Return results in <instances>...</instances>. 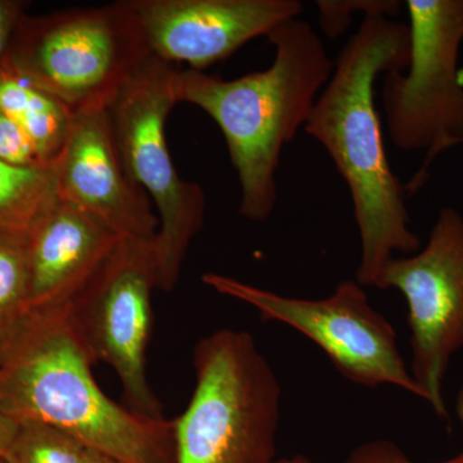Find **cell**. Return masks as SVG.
<instances>
[{
    "mask_svg": "<svg viewBox=\"0 0 463 463\" xmlns=\"http://www.w3.org/2000/svg\"><path fill=\"white\" fill-rule=\"evenodd\" d=\"M410 57V27L368 14L335 61L304 127L349 188L361 239L356 282L367 288L379 286L397 252L408 257L421 250L411 230L404 185L389 163L374 97L379 76L403 71Z\"/></svg>",
    "mask_w": 463,
    "mask_h": 463,
    "instance_id": "cell-1",
    "label": "cell"
},
{
    "mask_svg": "<svg viewBox=\"0 0 463 463\" xmlns=\"http://www.w3.org/2000/svg\"><path fill=\"white\" fill-rule=\"evenodd\" d=\"M69 307L29 309L0 349V413L65 432L118 463H175V420L121 407L91 373Z\"/></svg>",
    "mask_w": 463,
    "mask_h": 463,
    "instance_id": "cell-2",
    "label": "cell"
},
{
    "mask_svg": "<svg viewBox=\"0 0 463 463\" xmlns=\"http://www.w3.org/2000/svg\"><path fill=\"white\" fill-rule=\"evenodd\" d=\"M268 41L272 65L233 80L196 70H179L178 103L205 111L223 133L241 184V215L264 222L276 207V174L285 146L306 127L335 61L306 21L277 26Z\"/></svg>",
    "mask_w": 463,
    "mask_h": 463,
    "instance_id": "cell-3",
    "label": "cell"
},
{
    "mask_svg": "<svg viewBox=\"0 0 463 463\" xmlns=\"http://www.w3.org/2000/svg\"><path fill=\"white\" fill-rule=\"evenodd\" d=\"M196 386L175 420V463H272L281 388L246 331L222 328L194 352Z\"/></svg>",
    "mask_w": 463,
    "mask_h": 463,
    "instance_id": "cell-4",
    "label": "cell"
},
{
    "mask_svg": "<svg viewBox=\"0 0 463 463\" xmlns=\"http://www.w3.org/2000/svg\"><path fill=\"white\" fill-rule=\"evenodd\" d=\"M129 0L21 18L9 65L74 114L106 109L149 56Z\"/></svg>",
    "mask_w": 463,
    "mask_h": 463,
    "instance_id": "cell-5",
    "label": "cell"
},
{
    "mask_svg": "<svg viewBox=\"0 0 463 463\" xmlns=\"http://www.w3.org/2000/svg\"><path fill=\"white\" fill-rule=\"evenodd\" d=\"M179 70L149 54L106 109L125 172L156 206L160 227L154 246L161 291L175 288L206 215L205 192L179 176L167 148L165 125L178 103Z\"/></svg>",
    "mask_w": 463,
    "mask_h": 463,
    "instance_id": "cell-6",
    "label": "cell"
},
{
    "mask_svg": "<svg viewBox=\"0 0 463 463\" xmlns=\"http://www.w3.org/2000/svg\"><path fill=\"white\" fill-rule=\"evenodd\" d=\"M411 57L407 69L383 75V106L390 139L404 152L425 151L421 169L405 185L425 184L439 155L463 143V0H407Z\"/></svg>",
    "mask_w": 463,
    "mask_h": 463,
    "instance_id": "cell-7",
    "label": "cell"
},
{
    "mask_svg": "<svg viewBox=\"0 0 463 463\" xmlns=\"http://www.w3.org/2000/svg\"><path fill=\"white\" fill-rule=\"evenodd\" d=\"M203 281L218 294L255 307L264 321L283 323L303 334L356 385L397 386L425 401L399 353L397 332L371 306L358 282H340L331 297L310 300L283 297L223 274L205 273Z\"/></svg>",
    "mask_w": 463,
    "mask_h": 463,
    "instance_id": "cell-8",
    "label": "cell"
},
{
    "mask_svg": "<svg viewBox=\"0 0 463 463\" xmlns=\"http://www.w3.org/2000/svg\"><path fill=\"white\" fill-rule=\"evenodd\" d=\"M377 288H397L407 300L413 380L439 419H449L443 386L450 359L463 349V216L439 212L426 245L394 258Z\"/></svg>",
    "mask_w": 463,
    "mask_h": 463,
    "instance_id": "cell-9",
    "label": "cell"
},
{
    "mask_svg": "<svg viewBox=\"0 0 463 463\" xmlns=\"http://www.w3.org/2000/svg\"><path fill=\"white\" fill-rule=\"evenodd\" d=\"M154 242L118 241L69 310L94 361L105 362L118 373L130 410L161 419L163 410L146 373L151 297L157 288Z\"/></svg>",
    "mask_w": 463,
    "mask_h": 463,
    "instance_id": "cell-10",
    "label": "cell"
},
{
    "mask_svg": "<svg viewBox=\"0 0 463 463\" xmlns=\"http://www.w3.org/2000/svg\"><path fill=\"white\" fill-rule=\"evenodd\" d=\"M149 53L205 71L246 43L298 18V0H129Z\"/></svg>",
    "mask_w": 463,
    "mask_h": 463,
    "instance_id": "cell-11",
    "label": "cell"
},
{
    "mask_svg": "<svg viewBox=\"0 0 463 463\" xmlns=\"http://www.w3.org/2000/svg\"><path fill=\"white\" fill-rule=\"evenodd\" d=\"M57 196L105 224L120 239L154 242L151 200L125 172L106 109L75 114L53 164Z\"/></svg>",
    "mask_w": 463,
    "mask_h": 463,
    "instance_id": "cell-12",
    "label": "cell"
},
{
    "mask_svg": "<svg viewBox=\"0 0 463 463\" xmlns=\"http://www.w3.org/2000/svg\"><path fill=\"white\" fill-rule=\"evenodd\" d=\"M29 309H65L90 285L120 237L57 196L27 232Z\"/></svg>",
    "mask_w": 463,
    "mask_h": 463,
    "instance_id": "cell-13",
    "label": "cell"
},
{
    "mask_svg": "<svg viewBox=\"0 0 463 463\" xmlns=\"http://www.w3.org/2000/svg\"><path fill=\"white\" fill-rule=\"evenodd\" d=\"M0 109L29 137L44 163L53 166L74 121V112L11 65L0 70Z\"/></svg>",
    "mask_w": 463,
    "mask_h": 463,
    "instance_id": "cell-14",
    "label": "cell"
},
{
    "mask_svg": "<svg viewBox=\"0 0 463 463\" xmlns=\"http://www.w3.org/2000/svg\"><path fill=\"white\" fill-rule=\"evenodd\" d=\"M56 199L53 167L14 166L0 160V231L27 233Z\"/></svg>",
    "mask_w": 463,
    "mask_h": 463,
    "instance_id": "cell-15",
    "label": "cell"
},
{
    "mask_svg": "<svg viewBox=\"0 0 463 463\" xmlns=\"http://www.w3.org/2000/svg\"><path fill=\"white\" fill-rule=\"evenodd\" d=\"M26 236L0 231V332L9 330L29 306Z\"/></svg>",
    "mask_w": 463,
    "mask_h": 463,
    "instance_id": "cell-16",
    "label": "cell"
},
{
    "mask_svg": "<svg viewBox=\"0 0 463 463\" xmlns=\"http://www.w3.org/2000/svg\"><path fill=\"white\" fill-rule=\"evenodd\" d=\"M85 450L83 444L65 432L24 422L3 459L5 463H84Z\"/></svg>",
    "mask_w": 463,
    "mask_h": 463,
    "instance_id": "cell-17",
    "label": "cell"
},
{
    "mask_svg": "<svg viewBox=\"0 0 463 463\" xmlns=\"http://www.w3.org/2000/svg\"><path fill=\"white\" fill-rule=\"evenodd\" d=\"M321 29L328 38L336 39L346 32L353 14L362 12L380 14L386 18L397 17L403 3L399 0H319L316 2Z\"/></svg>",
    "mask_w": 463,
    "mask_h": 463,
    "instance_id": "cell-18",
    "label": "cell"
},
{
    "mask_svg": "<svg viewBox=\"0 0 463 463\" xmlns=\"http://www.w3.org/2000/svg\"><path fill=\"white\" fill-rule=\"evenodd\" d=\"M0 160L14 166L52 167L43 160L29 137L0 109Z\"/></svg>",
    "mask_w": 463,
    "mask_h": 463,
    "instance_id": "cell-19",
    "label": "cell"
},
{
    "mask_svg": "<svg viewBox=\"0 0 463 463\" xmlns=\"http://www.w3.org/2000/svg\"><path fill=\"white\" fill-rule=\"evenodd\" d=\"M346 463H416L411 461L407 456L404 455L403 450L394 443L389 440H379L367 441V443L362 444L361 447L355 448L352 453H350L349 458ZM439 463H463V453L462 455L455 457V458L449 459V461L439 462Z\"/></svg>",
    "mask_w": 463,
    "mask_h": 463,
    "instance_id": "cell-20",
    "label": "cell"
},
{
    "mask_svg": "<svg viewBox=\"0 0 463 463\" xmlns=\"http://www.w3.org/2000/svg\"><path fill=\"white\" fill-rule=\"evenodd\" d=\"M26 8L27 3L20 0H0V70L8 65L14 33Z\"/></svg>",
    "mask_w": 463,
    "mask_h": 463,
    "instance_id": "cell-21",
    "label": "cell"
},
{
    "mask_svg": "<svg viewBox=\"0 0 463 463\" xmlns=\"http://www.w3.org/2000/svg\"><path fill=\"white\" fill-rule=\"evenodd\" d=\"M18 429H20V423L0 413V458L5 456L9 447L14 443Z\"/></svg>",
    "mask_w": 463,
    "mask_h": 463,
    "instance_id": "cell-22",
    "label": "cell"
},
{
    "mask_svg": "<svg viewBox=\"0 0 463 463\" xmlns=\"http://www.w3.org/2000/svg\"><path fill=\"white\" fill-rule=\"evenodd\" d=\"M84 463H118L109 457L102 455V453L96 452V450L87 449L85 450V461Z\"/></svg>",
    "mask_w": 463,
    "mask_h": 463,
    "instance_id": "cell-23",
    "label": "cell"
},
{
    "mask_svg": "<svg viewBox=\"0 0 463 463\" xmlns=\"http://www.w3.org/2000/svg\"><path fill=\"white\" fill-rule=\"evenodd\" d=\"M456 411L463 428V386L461 390H459L458 395H457Z\"/></svg>",
    "mask_w": 463,
    "mask_h": 463,
    "instance_id": "cell-24",
    "label": "cell"
},
{
    "mask_svg": "<svg viewBox=\"0 0 463 463\" xmlns=\"http://www.w3.org/2000/svg\"><path fill=\"white\" fill-rule=\"evenodd\" d=\"M272 463H312L303 456H295L291 458L274 459Z\"/></svg>",
    "mask_w": 463,
    "mask_h": 463,
    "instance_id": "cell-25",
    "label": "cell"
},
{
    "mask_svg": "<svg viewBox=\"0 0 463 463\" xmlns=\"http://www.w3.org/2000/svg\"><path fill=\"white\" fill-rule=\"evenodd\" d=\"M7 331H5V332H7ZM5 332H0V349H2L3 339H5Z\"/></svg>",
    "mask_w": 463,
    "mask_h": 463,
    "instance_id": "cell-26",
    "label": "cell"
},
{
    "mask_svg": "<svg viewBox=\"0 0 463 463\" xmlns=\"http://www.w3.org/2000/svg\"><path fill=\"white\" fill-rule=\"evenodd\" d=\"M0 463H5V459L0 458Z\"/></svg>",
    "mask_w": 463,
    "mask_h": 463,
    "instance_id": "cell-27",
    "label": "cell"
}]
</instances>
